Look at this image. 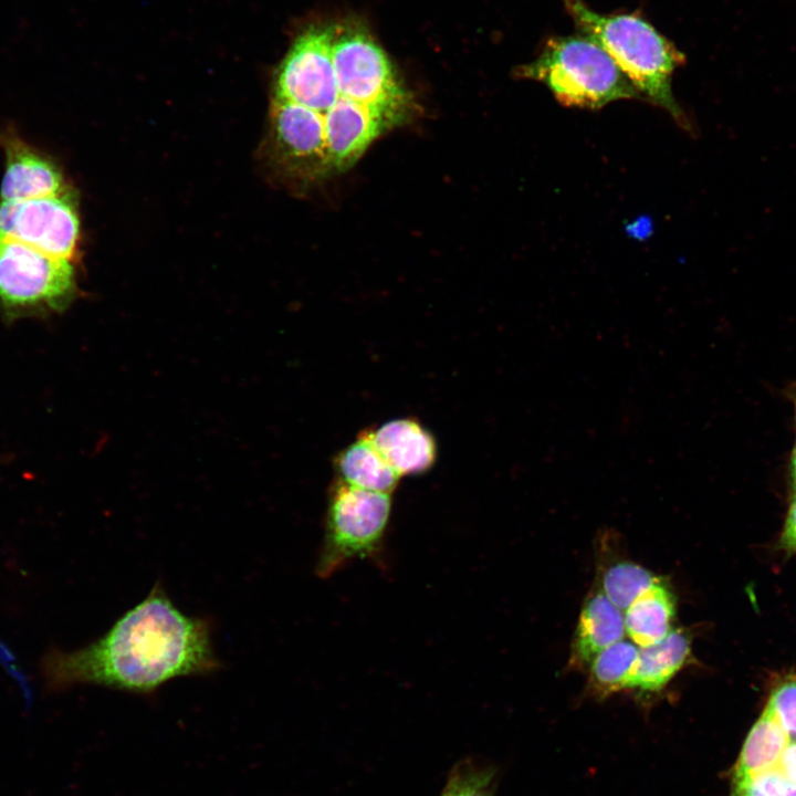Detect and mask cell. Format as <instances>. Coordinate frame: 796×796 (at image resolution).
I'll return each instance as SVG.
<instances>
[{
  "mask_svg": "<svg viewBox=\"0 0 796 796\" xmlns=\"http://www.w3.org/2000/svg\"><path fill=\"white\" fill-rule=\"evenodd\" d=\"M334 467L339 481L368 491L391 494L400 479L366 431L336 454Z\"/></svg>",
  "mask_w": 796,
  "mask_h": 796,
  "instance_id": "16",
  "label": "cell"
},
{
  "mask_svg": "<svg viewBox=\"0 0 796 796\" xmlns=\"http://www.w3.org/2000/svg\"><path fill=\"white\" fill-rule=\"evenodd\" d=\"M625 635L624 612L595 585L583 603L567 668L587 670L600 651L624 639Z\"/></svg>",
  "mask_w": 796,
  "mask_h": 796,
  "instance_id": "12",
  "label": "cell"
},
{
  "mask_svg": "<svg viewBox=\"0 0 796 796\" xmlns=\"http://www.w3.org/2000/svg\"><path fill=\"white\" fill-rule=\"evenodd\" d=\"M80 220L71 192L0 202V238L17 241L71 261L76 252Z\"/></svg>",
  "mask_w": 796,
  "mask_h": 796,
  "instance_id": "9",
  "label": "cell"
},
{
  "mask_svg": "<svg viewBox=\"0 0 796 796\" xmlns=\"http://www.w3.org/2000/svg\"><path fill=\"white\" fill-rule=\"evenodd\" d=\"M366 432L400 478L425 473L436 462V440L416 419H392Z\"/></svg>",
  "mask_w": 796,
  "mask_h": 796,
  "instance_id": "13",
  "label": "cell"
},
{
  "mask_svg": "<svg viewBox=\"0 0 796 796\" xmlns=\"http://www.w3.org/2000/svg\"><path fill=\"white\" fill-rule=\"evenodd\" d=\"M498 767L478 756L458 761L449 772L440 796H494Z\"/></svg>",
  "mask_w": 796,
  "mask_h": 796,
  "instance_id": "20",
  "label": "cell"
},
{
  "mask_svg": "<svg viewBox=\"0 0 796 796\" xmlns=\"http://www.w3.org/2000/svg\"><path fill=\"white\" fill-rule=\"evenodd\" d=\"M75 294L71 261L0 238V303L6 310L62 311Z\"/></svg>",
  "mask_w": 796,
  "mask_h": 796,
  "instance_id": "6",
  "label": "cell"
},
{
  "mask_svg": "<svg viewBox=\"0 0 796 796\" xmlns=\"http://www.w3.org/2000/svg\"><path fill=\"white\" fill-rule=\"evenodd\" d=\"M220 667L210 621L184 614L160 584L94 642L70 652L51 649L41 661L50 689L95 684L137 694Z\"/></svg>",
  "mask_w": 796,
  "mask_h": 796,
  "instance_id": "1",
  "label": "cell"
},
{
  "mask_svg": "<svg viewBox=\"0 0 796 796\" xmlns=\"http://www.w3.org/2000/svg\"><path fill=\"white\" fill-rule=\"evenodd\" d=\"M765 709L789 740H796V674L785 675L773 685Z\"/></svg>",
  "mask_w": 796,
  "mask_h": 796,
  "instance_id": "22",
  "label": "cell"
},
{
  "mask_svg": "<svg viewBox=\"0 0 796 796\" xmlns=\"http://www.w3.org/2000/svg\"><path fill=\"white\" fill-rule=\"evenodd\" d=\"M789 737L764 709L747 733L732 769L731 781L775 768Z\"/></svg>",
  "mask_w": 796,
  "mask_h": 796,
  "instance_id": "18",
  "label": "cell"
},
{
  "mask_svg": "<svg viewBox=\"0 0 796 796\" xmlns=\"http://www.w3.org/2000/svg\"><path fill=\"white\" fill-rule=\"evenodd\" d=\"M638 654L639 647L625 638L600 651L587 668V693L605 700L627 690Z\"/></svg>",
  "mask_w": 796,
  "mask_h": 796,
  "instance_id": "19",
  "label": "cell"
},
{
  "mask_svg": "<svg viewBox=\"0 0 796 796\" xmlns=\"http://www.w3.org/2000/svg\"><path fill=\"white\" fill-rule=\"evenodd\" d=\"M606 538L607 544L600 541L595 585L624 612L660 576L628 557L618 556L617 549L612 553L610 537Z\"/></svg>",
  "mask_w": 796,
  "mask_h": 796,
  "instance_id": "17",
  "label": "cell"
},
{
  "mask_svg": "<svg viewBox=\"0 0 796 796\" xmlns=\"http://www.w3.org/2000/svg\"><path fill=\"white\" fill-rule=\"evenodd\" d=\"M795 409H796V400H795Z\"/></svg>",
  "mask_w": 796,
  "mask_h": 796,
  "instance_id": "26",
  "label": "cell"
},
{
  "mask_svg": "<svg viewBox=\"0 0 796 796\" xmlns=\"http://www.w3.org/2000/svg\"><path fill=\"white\" fill-rule=\"evenodd\" d=\"M730 796H796V783L781 771L772 768L731 781Z\"/></svg>",
  "mask_w": 796,
  "mask_h": 796,
  "instance_id": "21",
  "label": "cell"
},
{
  "mask_svg": "<svg viewBox=\"0 0 796 796\" xmlns=\"http://www.w3.org/2000/svg\"><path fill=\"white\" fill-rule=\"evenodd\" d=\"M790 476L796 492V443L790 457Z\"/></svg>",
  "mask_w": 796,
  "mask_h": 796,
  "instance_id": "25",
  "label": "cell"
},
{
  "mask_svg": "<svg viewBox=\"0 0 796 796\" xmlns=\"http://www.w3.org/2000/svg\"><path fill=\"white\" fill-rule=\"evenodd\" d=\"M691 659L690 631L685 628H673L659 642L639 648L627 690L640 698L660 693Z\"/></svg>",
  "mask_w": 796,
  "mask_h": 796,
  "instance_id": "14",
  "label": "cell"
},
{
  "mask_svg": "<svg viewBox=\"0 0 796 796\" xmlns=\"http://www.w3.org/2000/svg\"><path fill=\"white\" fill-rule=\"evenodd\" d=\"M779 546L786 552H796V494L787 511Z\"/></svg>",
  "mask_w": 796,
  "mask_h": 796,
  "instance_id": "23",
  "label": "cell"
},
{
  "mask_svg": "<svg viewBox=\"0 0 796 796\" xmlns=\"http://www.w3.org/2000/svg\"><path fill=\"white\" fill-rule=\"evenodd\" d=\"M516 74L543 83L568 107L597 109L615 101L642 98L608 53L583 34L548 38Z\"/></svg>",
  "mask_w": 796,
  "mask_h": 796,
  "instance_id": "3",
  "label": "cell"
},
{
  "mask_svg": "<svg viewBox=\"0 0 796 796\" xmlns=\"http://www.w3.org/2000/svg\"><path fill=\"white\" fill-rule=\"evenodd\" d=\"M269 146L274 165L285 177L313 182L332 174L323 117L311 108L274 100Z\"/></svg>",
  "mask_w": 796,
  "mask_h": 796,
  "instance_id": "8",
  "label": "cell"
},
{
  "mask_svg": "<svg viewBox=\"0 0 796 796\" xmlns=\"http://www.w3.org/2000/svg\"><path fill=\"white\" fill-rule=\"evenodd\" d=\"M775 768L796 783V740L788 741Z\"/></svg>",
  "mask_w": 796,
  "mask_h": 796,
  "instance_id": "24",
  "label": "cell"
},
{
  "mask_svg": "<svg viewBox=\"0 0 796 796\" xmlns=\"http://www.w3.org/2000/svg\"><path fill=\"white\" fill-rule=\"evenodd\" d=\"M391 506V494L363 490L336 479L328 491L316 575L327 578L355 559L377 556Z\"/></svg>",
  "mask_w": 796,
  "mask_h": 796,
  "instance_id": "4",
  "label": "cell"
},
{
  "mask_svg": "<svg viewBox=\"0 0 796 796\" xmlns=\"http://www.w3.org/2000/svg\"><path fill=\"white\" fill-rule=\"evenodd\" d=\"M6 157L1 201L52 197L70 192L59 166L42 150L25 142L14 129L0 130Z\"/></svg>",
  "mask_w": 796,
  "mask_h": 796,
  "instance_id": "11",
  "label": "cell"
},
{
  "mask_svg": "<svg viewBox=\"0 0 796 796\" xmlns=\"http://www.w3.org/2000/svg\"><path fill=\"white\" fill-rule=\"evenodd\" d=\"M323 122L332 174L350 168L381 134L405 123L389 112L341 95Z\"/></svg>",
  "mask_w": 796,
  "mask_h": 796,
  "instance_id": "10",
  "label": "cell"
},
{
  "mask_svg": "<svg viewBox=\"0 0 796 796\" xmlns=\"http://www.w3.org/2000/svg\"><path fill=\"white\" fill-rule=\"evenodd\" d=\"M675 614V595L660 576L624 611L626 635L639 648L654 645L673 629Z\"/></svg>",
  "mask_w": 796,
  "mask_h": 796,
  "instance_id": "15",
  "label": "cell"
},
{
  "mask_svg": "<svg viewBox=\"0 0 796 796\" xmlns=\"http://www.w3.org/2000/svg\"><path fill=\"white\" fill-rule=\"evenodd\" d=\"M579 34L599 44L642 97L671 114L681 126L687 119L672 94V75L683 54L637 13L604 14L583 0H562Z\"/></svg>",
  "mask_w": 796,
  "mask_h": 796,
  "instance_id": "2",
  "label": "cell"
},
{
  "mask_svg": "<svg viewBox=\"0 0 796 796\" xmlns=\"http://www.w3.org/2000/svg\"><path fill=\"white\" fill-rule=\"evenodd\" d=\"M338 93L360 104L389 112L405 123L413 103L384 50L357 25L335 30L332 46Z\"/></svg>",
  "mask_w": 796,
  "mask_h": 796,
  "instance_id": "5",
  "label": "cell"
},
{
  "mask_svg": "<svg viewBox=\"0 0 796 796\" xmlns=\"http://www.w3.org/2000/svg\"><path fill=\"white\" fill-rule=\"evenodd\" d=\"M334 33V28L315 25L297 35L276 71L274 100L325 115L339 96L332 56Z\"/></svg>",
  "mask_w": 796,
  "mask_h": 796,
  "instance_id": "7",
  "label": "cell"
}]
</instances>
